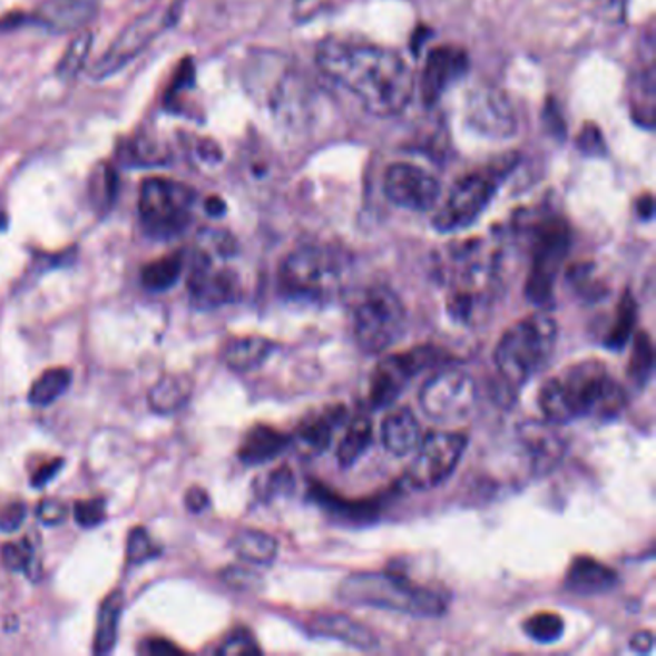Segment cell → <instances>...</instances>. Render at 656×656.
I'll list each match as a JSON object with an SVG mask.
<instances>
[{
    "mask_svg": "<svg viewBox=\"0 0 656 656\" xmlns=\"http://www.w3.org/2000/svg\"><path fill=\"white\" fill-rule=\"evenodd\" d=\"M325 78L345 89L378 118L401 114L414 95V76L395 50L351 39H325L316 50Z\"/></svg>",
    "mask_w": 656,
    "mask_h": 656,
    "instance_id": "obj_1",
    "label": "cell"
},
{
    "mask_svg": "<svg viewBox=\"0 0 656 656\" xmlns=\"http://www.w3.org/2000/svg\"><path fill=\"white\" fill-rule=\"evenodd\" d=\"M539 409L549 423L578 418L613 420L626 407V391L600 362H581L552 375L539 389Z\"/></svg>",
    "mask_w": 656,
    "mask_h": 656,
    "instance_id": "obj_2",
    "label": "cell"
},
{
    "mask_svg": "<svg viewBox=\"0 0 656 656\" xmlns=\"http://www.w3.org/2000/svg\"><path fill=\"white\" fill-rule=\"evenodd\" d=\"M339 599L359 607L385 608L395 613L435 618L447 613L449 595L418 586L391 571H359L339 584Z\"/></svg>",
    "mask_w": 656,
    "mask_h": 656,
    "instance_id": "obj_3",
    "label": "cell"
},
{
    "mask_svg": "<svg viewBox=\"0 0 656 656\" xmlns=\"http://www.w3.org/2000/svg\"><path fill=\"white\" fill-rule=\"evenodd\" d=\"M558 325L547 314H531L508 327L495 349V364L512 388L539 374L557 346Z\"/></svg>",
    "mask_w": 656,
    "mask_h": 656,
    "instance_id": "obj_4",
    "label": "cell"
},
{
    "mask_svg": "<svg viewBox=\"0 0 656 656\" xmlns=\"http://www.w3.org/2000/svg\"><path fill=\"white\" fill-rule=\"evenodd\" d=\"M345 258L332 247L303 245L283 261L280 287L290 298L320 303L341 287Z\"/></svg>",
    "mask_w": 656,
    "mask_h": 656,
    "instance_id": "obj_5",
    "label": "cell"
},
{
    "mask_svg": "<svg viewBox=\"0 0 656 656\" xmlns=\"http://www.w3.org/2000/svg\"><path fill=\"white\" fill-rule=\"evenodd\" d=\"M195 190L166 177H148L139 193L143 229L153 239H174L189 227Z\"/></svg>",
    "mask_w": 656,
    "mask_h": 656,
    "instance_id": "obj_6",
    "label": "cell"
},
{
    "mask_svg": "<svg viewBox=\"0 0 656 656\" xmlns=\"http://www.w3.org/2000/svg\"><path fill=\"white\" fill-rule=\"evenodd\" d=\"M409 316L401 298L388 287H372L354 311V339L368 354H380L401 341Z\"/></svg>",
    "mask_w": 656,
    "mask_h": 656,
    "instance_id": "obj_7",
    "label": "cell"
},
{
    "mask_svg": "<svg viewBox=\"0 0 656 656\" xmlns=\"http://www.w3.org/2000/svg\"><path fill=\"white\" fill-rule=\"evenodd\" d=\"M499 283L495 258H472V254H464V264L447 296V311L457 322L480 324L495 304Z\"/></svg>",
    "mask_w": 656,
    "mask_h": 656,
    "instance_id": "obj_8",
    "label": "cell"
},
{
    "mask_svg": "<svg viewBox=\"0 0 656 656\" xmlns=\"http://www.w3.org/2000/svg\"><path fill=\"white\" fill-rule=\"evenodd\" d=\"M177 12L179 4L176 2L168 8H150L145 14L135 18L120 36L114 39L105 55H100L99 60L91 63L89 78L102 81L124 70L127 63L134 62L135 58L147 50L156 37L176 23Z\"/></svg>",
    "mask_w": 656,
    "mask_h": 656,
    "instance_id": "obj_9",
    "label": "cell"
},
{
    "mask_svg": "<svg viewBox=\"0 0 656 656\" xmlns=\"http://www.w3.org/2000/svg\"><path fill=\"white\" fill-rule=\"evenodd\" d=\"M570 248V232L560 218H547L533 227L531 241V270L526 282L529 303L544 304L552 301L555 282Z\"/></svg>",
    "mask_w": 656,
    "mask_h": 656,
    "instance_id": "obj_10",
    "label": "cell"
},
{
    "mask_svg": "<svg viewBox=\"0 0 656 656\" xmlns=\"http://www.w3.org/2000/svg\"><path fill=\"white\" fill-rule=\"evenodd\" d=\"M501 179L502 169H483L460 177L435 214L433 227L441 233H454L472 226L491 205Z\"/></svg>",
    "mask_w": 656,
    "mask_h": 656,
    "instance_id": "obj_11",
    "label": "cell"
},
{
    "mask_svg": "<svg viewBox=\"0 0 656 656\" xmlns=\"http://www.w3.org/2000/svg\"><path fill=\"white\" fill-rule=\"evenodd\" d=\"M468 447V435L460 431H433L422 439L417 459L407 470V483L412 489H433L451 478Z\"/></svg>",
    "mask_w": 656,
    "mask_h": 656,
    "instance_id": "obj_12",
    "label": "cell"
},
{
    "mask_svg": "<svg viewBox=\"0 0 656 656\" xmlns=\"http://www.w3.org/2000/svg\"><path fill=\"white\" fill-rule=\"evenodd\" d=\"M443 353L433 346H418L409 353L391 354L381 360L370 375L368 401L374 409H389L401 396L410 381L423 370L435 366Z\"/></svg>",
    "mask_w": 656,
    "mask_h": 656,
    "instance_id": "obj_13",
    "label": "cell"
},
{
    "mask_svg": "<svg viewBox=\"0 0 656 656\" xmlns=\"http://www.w3.org/2000/svg\"><path fill=\"white\" fill-rule=\"evenodd\" d=\"M478 401V388L472 375L449 368L425 381L420 393L423 414L433 422L452 423L464 420Z\"/></svg>",
    "mask_w": 656,
    "mask_h": 656,
    "instance_id": "obj_14",
    "label": "cell"
},
{
    "mask_svg": "<svg viewBox=\"0 0 656 656\" xmlns=\"http://www.w3.org/2000/svg\"><path fill=\"white\" fill-rule=\"evenodd\" d=\"M383 193L404 210L425 212L438 205L441 182L430 169L418 164L395 163L385 169Z\"/></svg>",
    "mask_w": 656,
    "mask_h": 656,
    "instance_id": "obj_15",
    "label": "cell"
},
{
    "mask_svg": "<svg viewBox=\"0 0 656 656\" xmlns=\"http://www.w3.org/2000/svg\"><path fill=\"white\" fill-rule=\"evenodd\" d=\"M466 121L476 134L487 139H508L518 129L515 106L505 91L493 85H480L468 92Z\"/></svg>",
    "mask_w": 656,
    "mask_h": 656,
    "instance_id": "obj_16",
    "label": "cell"
},
{
    "mask_svg": "<svg viewBox=\"0 0 656 656\" xmlns=\"http://www.w3.org/2000/svg\"><path fill=\"white\" fill-rule=\"evenodd\" d=\"M241 283L229 268H216L214 256L197 248L189 274L190 303L200 311H214L239 296Z\"/></svg>",
    "mask_w": 656,
    "mask_h": 656,
    "instance_id": "obj_17",
    "label": "cell"
},
{
    "mask_svg": "<svg viewBox=\"0 0 656 656\" xmlns=\"http://www.w3.org/2000/svg\"><path fill=\"white\" fill-rule=\"evenodd\" d=\"M468 66V55L457 47H439L431 50L425 58L420 84L423 105H435L443 97V92L464 76Z\"/></svg>",
    "mask_w": 656,
    "mask_h": 656,
    "instance_id": "obj_18",
    "label": "cell"
},
{
    "mask_svg": "<svg viewBox=\"0 0 656 656\" xmlns=\"http://www.w3.org/2000/svg\"><path fill=\"white\" fill-rule=\"evenodd\" d=\"M99 0H42L33 21L50 33H79L99 16Z\"/></svg>",
    "mask_w": 656,
    "mask_h": 656,
    "instance_id": "obj_19",
    "label": "cell"
},
{
    "mask_svg": "<svg viewBox=\"0 0 656 656\" xmlns=\"http://www.w3.org/2000/svg\"><path fill=\"white\" fill-rule=\"evenodd\" d=\"M345 407H330V409L320 410L298 425L295 438H291V441L306 457L322 454L330 449L333 435L339 430V425L345 422Z\"/></svg>",
    "mask_w": 656,
    "mask_h": 656,
    "instance_id": "obj_20",
    "label": "cell"
},
{
    "mask_svg": "<svg viewBox=\"0 0 656 656\" xmlns=\"http://www.w3.org/2000/svg\"><path fill=\"white\" fill-rule=\"evenodd\" d=\"M309 629L317 637H327V639H337V642L346 643L354 649L370 650L378 647V637H375L372 629L362 626L360 621L343 616V614H324V616H316L314 620L309 624Z\"/></svg>",
    "mask_w": 656,
    "mask_h": 656,
    "instance_id": "obj_21",
    "label": "cell"
},
{
    "mask_svg": "<svg viewBox=\"0 0 656 656\" xmlns=\"http://www.w3.org/2000/svg\"><path fill=\"white\" fill-rule=\"evenodd\" d=\"M520 438H522L523 447L528 449L531 468L536 472H549L565 454L562 439L558 438L557 433L545 423H526L520 431Z\"/></svg>",
    "mask_w": 656,
    "mask_h": 656,
    "instance_id": "obj_22",
    "label": "cell"
},
{
    "mask_svg": "<svg viewBox=\"0 0 656 656\" xmlns=\"http://www.w3.org/2000/svg\"><path fill=\"white\" fill-rule=\"evenodd\" d=\"M618 584V574L591 557L574 558L566 574V589L578 595H599Z\"/></svg>",
    "mask_w": 656,
    "mask_h": 656,
    "instance_id": "obj_23",
    "label": "cell"
},
{
    "mask_svg": "<svg viewBox=\"0 0 656 656\" xmlns=\"http://www.w3.org/2000/svg\"><path fill=\"white\" fill-rule=\"evenodd\" d=\"M381 439L391 454L407 457L418 449L422 441L420 422L410 409H396L389 412L381 425Z\"/></svg>",
    "mask_w": 656,
    "mask_h": 656,
    "instance_id": "obj_24",
    "label": "cell"
},
{
    "mask_svg": "<svg viewBox=\"0 0 656 656\" xmlns=\"http://www.w3.org/2000/svg\"><path fill=\"white\" fill-rule=\"evenodd\" d=\"M291 444V438L272 425H254L239 447L243 464L258 466L277 459Z\"/></svg>",
    "mask_w": 656,
    "mask_h": 656,
    "instance_id": "obj_25",
    "label": "cell"
},
{
    "mask_svg": "<svg viewBox=\"0 0 656 656\" xmlns=\"http://www.w3.org/2000/svg\"><path fill=\"white\" fill-rule=\"evenodd\" d=\"M274 351V343L266 337L247 335V337L232 339L224 349V362L233 372L247 374L261 368Z\"/></svg>",
    "mask_w": 656,
    "mask_h": 656,
    "instance_id": "obj_26",
    "label": "cell"
},
{
    "mask_svg": "<svg viewBox=\"0 0 656 656\" xmlns=\"http://www.w3.org/2000/svg\"><path fill=\"white\" fill-rule=\"evenodd\" d=\"M190 395H193V380L189 375H164L163 380L148 391V407L155 410L156 414L168 417L187 407Z\"/></svg>",
    "mask_w": 656,
    "mask_h": 656,
    "instance_id": "obj_27",
    "label": "cell"
},
{
    "mask_svg": "<svg viewBox=\"0 0 656 656\" xmlns=\"http://www.w3.org/2000/svg\"><path fill=\"white\" fill-rule=\"evenodd\" d=\"M235 555L248 565L268 566L277 558L275 537L258 529H243L232 541Z\"/></svg>",
    "mask_w": 656,
    "mask_h": 656,
    "instance_id": "obj_28",
    "label": "cell"
},
{
    "mask_svg": "<svg viewBox=\"0 0 656 656\" xmlns=\"http://www.w3.org/2000/svg\"><path fill=\"white\" fill-rule=\"evenodd\" d=\"M121 610H124L121 591L108 593V597L100 605L99 618H97V634H95V643H92L95 655L112 653L116 642H118Z\"/></svg>",
    "mask_w": 656,
    "mask_h": 656,
    "instance_id": "obj_29",
    "label": "cell"
},
{
    "mask_svg": "<svg viewBox=\"0 0 656 656\" xmlns=\"http://www.w3.org/2000/svg\"><path fill=\"white\" fill-rule=\"evenodd\" d=\"M121 160L131 168H160L169 164L172 153L160 139L139 135L124 145Z\"/></svg>",
    "mask_w": 656,
    "mask_h": 656,
    "instance_id": "obj_30",
    "label": "cell"
},
{
    "mask_svg": "<svg viewBox=\"0 0 656 656\" xmlns=\"http://www.w3.org/2000/svg\"><path fill=\"white\" fill-rule=\"evenodd\" d=\"M374 441V428L370 418L356 417L353 422L349 423L345 435L337 444V460L343 468H351L356 464L362 454L370 449Z\"/></svg>",
    "mask_w": 656,
    "mask_h": 656,
    "instance_id": "obj_31",
    "label": "cell"
},
{
    "mask_svg": "<svg viewBox=\"0 0 656 656\" xmlns=\"http://www.w3.org/2000/svg\"><path fill=\"white\" fill-rule=\"evenodd\" d=\"M184 253L168 254L160 261L150 262L141 270L143 287L153 293L172 290L184 274Z\"/></svg>",
    "mask_w": 656,
    "mask_h": 656,
    "instance_id": "obj_32",
    "label": "cell"
},
{
    "mask_svg": "<svg viewBox=\"0 0 656 656\" xmlns=\"http://www.w3.org/2000/svg\"><path fill=\"white\" fill-rule=\"evenodd\" d=\"M71 372L68 368L47 370L29 389V402L33 407H49L70 389Z\"/></svg>",
    "mask_w": 656,
    "mask_h": 656,
    "instance_id": "obj_33",
    "label": "cell"
},
{
    "mask_svg": "<svg viewBox=\"0 0 656 656\" xmlns=\"http://www.w3.org/2000/svg\"><path fill=\"white\" fill-rule=\"evenodd\" d=\"M92 41H95V37L91 31H79L78 36L74 37V41L68 45V49L57 66V78L60 81L70 84L78 78L85 63L89 60V55H91Z\"/></svg>",
    "mask_w": 656,
    "mask_h": 656,
    "instance_id": "obj_34",
    "label": "cell"
},
{
    "mask_svg": "<svg viewBox=\"0 0 656 656\" xmlns=\"http://www.w3.org/2000/svg\"><path fill=\"white\" fill-rule=\"evenodd\" d=\"M655 372V349L649 333L637 332L634 339V351L629 356L628 374L637 388H645Z\"/></svg>",
    "mask_w": 656,
    "mask_h": 656,
    "instance_id": "obj_35",
    "label": "cell"
},
{
    "mask_svg": "<svg viewBox=\"0 0 656 656\" xmlns=\"http://www.w3.org/2000/svg\"><path fill=\"white\" fill-rule=\"evenodd\" d=\"M635 322H637V303H635L634 295L626 291L621 295L618 311H616V320H614L613 327L608 330L605 345L613 351H620L621 346L628 343L631 333L635 330Z\"/></svg>",
    "mask_w": 656,
    "mask_h": 656,
    "instance_id": "obj_36",
    "label": "cell"
},
{
    "mask_svg": "<svg viewBox=\"0 0 656 656\" xmlns=\"http://www.w3.org/2000/svg\"><path fill=\"white\" fill-rule=\"evenodd\" d=\"M523 631L529 639L541 645L557 643L565 634V621L555 613L533 614L531 618L523 621Z\"/></svg>",
    "mask_w": 656,
    "mask_h": 656,
    "instance_id": "obj_37",
    "label": "cell"
},
{
    "mask_svg": "<svg viewBox=\"0 0 656 656\" xmlns=\"http://www.w3.org/2000/svg\"><path fill=\"white\" fill-rule=\"evenodd\" d=\"M118 193V174L112 166L99 164V168L92 172L91 195L95 206H100L108 210L114 205V198Z\"/></svg>",
    "mask_w": 656,
    "mask_h": 656,
    "instance_id": "obj_38",
    "label": "cell"
},
{
    "mask_svg": "<svg viewBox=\"0 0 656 656\" xmlns=\"http://www.w3.org/2000/svg\"><path fill=\"white\" fill-rule=\"evenodd\" d=\"M163 552L160 545L150 537L147 528H134L127 537V565H145L148 560L158 557Z\"/></svg>",
    "mask_w": 656,
    "mask_h": 656,
    "instance_id": "obj_39",
    "label": "cell"
},
{
    "mask_svg": "<svg viewBox=\"0 0 656 656\" xmlns=\"http://www.w3.org/2000/svg\"><path fill=\"white\" fill-rule=\"evenodd\" d=\"M293 491H295V476L287 466L274 470L256 487V493L262 501H274L277 497H287Z\"/></svg>",
    "mask_w": 656,
    "mask_h": 656,
    "instance_id": "obj_40",
    "label": "cell"
},
{
    "mask_svg": "<svg viewBox=\"0 0 656 656\" xmlns=\"http://www.w3.org/2000/svg\"><path fill=\"white\" fill-rule=\"evenodd\" d=\"M33 555H36V549L26 537L20 541L2 545V562L8 570L28 571L29 574L33 568Z\"/></svg>",
    "mask_w": 656,
    "mask_h": 656,
    "instance_id": "obj_41",
    "label": "cell"
},
{
    "mask_svg": "<svg viewBox=\"0 0 656 656\" xmlns=\"http://www.w3.org/2000/svg\"><path fill=\"white\" fill-rule=\"evenodd\" d=\"M570 282L574 285V290L578 291V295L587 296V298H600V296L607 295V287L605 283L597 280V275L593 272V268H586V266H576L570 272Z\"/></svg>",
    "mask_w": 656,
    "mask_h": 656,
    "instance_id": "obj_42",
    "label": "cell"
},
{
    "mask_svg": "<svg viewBox=\"0 0 656 656\" xmlns=\"http://www.w3.org/2000/svg\"><path fill=\"white\" fill-rule=\"evenodd\" d=\"M219 655H261L258 643L254 642L253 635L247 629H235L227 635L226 642L219 645Z\"/></svg>",
    "mask_w": 656,
    "mask_h": 656,
    "instance_id": "obj_43",
    "label": "cell"
},
{
    "mask_svg": "<svg viewBox=\"0 0 656 656\" xmlns=\"http://www.w3.org/2000/svg\"><path fill=\"white\" fill-rule=\"evenodd\" d=\"M76 522L85 529L97 528L106 520L105 499H91V501H79L74 508Z\"/></svg>",
    "mask_w": 656,
    "mask_h": 656,
    "instance_id": "obj_44",
    "label": "cell"
},
{
    "mask_svg": "<svg viewBox=\"0 0 656 656\" xmlns=\"http://www.w3.org/2000/svg\"><path fill=\"white\" fill-rule=\"evenodd\" d=\"M222 578H224L227 586L243 589V591L261 586V576L258 574H254L248 568H239V566H232V568L222 571Z\"/></svg>",
    "mask_w": 656,
    "mask_h": 656,
    "instance_id": "obj_45",
    "label": "cell"
},
{
    "mask_svg": "<svg viewBox=\"0 0 656 656\" xmlns=\"http://www.w3.org/2000/svg\"><path fill=\"white\" fill-rule=\"evenodd\" d=\"M37 516H39V520L45 526L52 528V526H60L66 520L68 507L62 501H58V499H45L37 507Z\"/></svg>",
    "mask_w": 656,
    "mask_h": 656,
    "instance_id": "obj_46",
    "label": "cell"
},
{
    "mask_svg": "<svg viewBox=\"0 0 656 656\" xmlns=\"http://www.w3.org/2000/svg\"><path fill=\"white\" fill-rule=\"evenodd\" d=\"M23 520H26V505L23 502H12V505H8L7 508L0 510V531L2 533L18 531Z\"/></svg>",
    "mask_w": 656,
    "mask_h": 656,
    "instance_id": "obj_47",
    "label": "cell"
},
{
    "mask_svg": "<svg viewBox=\"0 0 656 656\" xmlns=\"http://www.w3.org/2000/svg\"><path fill=\"white\" fill-rule=\"evenodd\" d=\"M62 466V459H55L49 460V462L42 464L41 468H37V472L33 473V478H31V486L36 487V489H42V487L47 486V483L60 472Z\"/></svg>",
    "mask_w": 656,
    "mask_h": 656,
    "instance_id": "obj_48",
    "label": "cell"
},
{
    "mask_svg": "<svg viewBox=\"0 0 656 656\" xmlns=\"http://www.w3.org/2000/svg\"><path fill=\"white\" fill-rule=\"evenodd\" d=\"M208 502H210V497L206 493L205 489H200V487H193L187 491L185 495V507L189 508L193 515H198V512H203L208 508Z\"/></svg>",
    "mask_w": 656,
    "mask_h": 656,
    "instance_id": "obj_49",
    "label": "cell"
},
{
    "mask_svg": "<svg viewBox=\"0 0 656 656\" xmlns=\"http://www.w3.org/2000/svg\"><path fill=\"white\" fill-rule=\"evenodd\" d=\"M145 653L153 656L179 655L182 649L176 647L174 643L166 642V639H150V642H147V645H145Z\"/></svg>",
    "mask_w": 656,
    "mask_h": 656,
    "instance_id": "obj_50",
    "label": "cell"
},
{
    "mask_svg": "<svg viewBox=\"0 0 656 656\" xmlns=\"http://www.w3.org/2000/svg\"><path fill=\"white\" fill-rule=\"evenodd\" d=\"M579 147L584 148L586 153H597L603 148V139H600L599 129L597 127H587L584 135L579 137Z\"/></svg>",
    "mask_w": 656,
    "mask_h": 656,
    "instance_id": "obj_51",
    "label": "cell"
},
{
    "mask_svg": "<svg viewBox=\"0 0 656 656\" xmlns=\"http://www.w3.org/2000/svg\"><path fill=\"white\" fill-rule=\"evenodd\" d=\"M219 155H222V153H219V147L216 143L208 141V139L198 143V156H200L205 163H218Z\"/></svg>",
    "mask_w": 656,
    "mask_h": 656,
    "instance_id": "obj_52",
    "label": "cell"
},
{
    "mask_svg": "<svg viewBox=\"0 0 656 656\" xmlns=\"http://www.w3.org/2000/svg\"><path fill=\"white\" fill-rule=\"evenodd\" d=\"M205 210L212 218H219L226 214V203L218 197L206 198Z\"/></svg>",
    "mask_w": 656,
    "mask_h": 656,
    "instance_id": "obj_53",
    "label": "cell"
},
{
    "mask_svg": "<svg viewBox=\"0 0 656 656\" xmlns=\"http://www.w3.org/2000/svg\"><path fill=\"white\" fill-rule=\"evenodd\" d=\"M650 647H653V635L649 631H642L631 639V649L637 653H649Z\"/></svg>",
    "mask_w": 656,
    "mask_h": 656,
    "instance_id": "obj_54",
    "label": "cell"
},
{
    "mask_svg": "<svg viewBox=\"0 0 656 656\" xmlns=\"http://www.w3.org/2000/svg\"><path fill=\"white\" fill-rule=\"evenodd\" d=\"M653 210H655V208H653V197H650V195H647V197H643L642 200H639V205H637V212H639V218H642V219L653 218Z\"/></svg>",
    "mask_w": 656,
    "mask_h": 656,
    "instance_id": "obj_55",
    "label": "cell"
},
{
    "mask_svg": "<svg viewBox=\"0 0 656 656\" xmlns=\"http://www.w3.org/2000/svg\"><path fill=\"white\" fill-rule=\"evenodd\" d=\"M626 8H628V0H610V14L616 20H621L626 14Z\"/></svg>",
    "mask_w": 656,
    "mask_h": 656,
    "instance_id": "obj_56",
    "label": "cell"
}]
</instances>
